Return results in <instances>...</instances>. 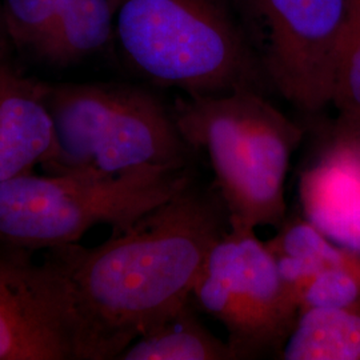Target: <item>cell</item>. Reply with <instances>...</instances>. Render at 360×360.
Masks as SVG:
<instances>
[{"instance_id":"cell-1","label":"cell","mask_w":360,"mask_h":360,"mask_svg":"<svg viewBox=\"0 0 360 360\" xmlns=\"http://www.w3.org/2000/svg\"><path fill=\"white\" fill-rule=\"evenodd\" d=\"M224 227L223 210L193 181L103 245L52 248L77 318V359H119L193 299Z\"/></svg>"},{"instance_id":"cell-2","label":"cell","mask_w":360,"mask_h":360,"mask_svg":"<svg viewBox=\"0 0 360 360\" xmlns=\"http://www.w3.org/2000/svg\"><path fill=\"white\" fill-rule=\"evenodd\" d=\"M171 110L183 141L210 159L229 227L279 229L300 127L255 90L179 98Z\"/></svg>"},{"instance_id":"cell-3","label":"cell","mask_w":360,"mask_h":360,"mask_svg":"<svg viewBox=\"0 0 360 360\" xmlns=\"http://www.w3.org/2000/svg\"><path fill=\"white\" fill-rule=\"evenodd\" d=\"M115 32L139 72L187 96L260 87L257 55L221 0H120Z\"/></svg>"},{"instance_id":"cell-4","label":"cell","mask_w":360,"mask_h":360,"mask_svg":"<svg viewBox=\"0 0 360 360\" xmlns=\"http://www.w3.org/2000/svg\"><path fill=\"white\" fill-rule=\"evenodd\" d=\"M56 147L52 174L115 176L147 166L186 167L193 151L172 110L154 94L124 84L47 86Z\"/></svg>"},{"instance_id":"cell-5","label":"cell","mask_w":360,"mask_h":360,"mask_svg":"<svg viewBox=\"0 0 360 360\" xmlns=\"http://www.w3.org/2000/svg\"><path fill=\"white\" fill-rule=\"evenodd\" d=\"M193 181L187 167L147 166L115 176L32 172L0 183V243L75 245L98 224L123 231Z\"/></svg>"},{"instance_id":"cell-6","label":"cell","mask_w":360,"mask_h":360,"mask_svg":"<svg viewBox=\"0 0 360 360\" xmlns=\"http://www.w3.org/2000/svg\"><path fill=\"white\" fill-rule=\"evenodd\" d=\"M193 299L226 328L233 359H254L283 347L300 314L275 257L251 229L229 227L221 235Z\"/></svg>"},{"instance_id":"cell-7","label":"cell","mask_w":360,"mask_h":360,"mask_svg":"<svg viewBox=\"0 0 360 360\" xmlns=\"http://www.w3.org/2000/svg\"><path fill=\"white\" fill-rule=\"evenodd\" d=\"M264 39V70L300 111L333 101L352 0H250Z\"/></svg>"},{"instance_id":"cell-8","label":"cell","mask_w":360,"mask_h":360,"mask_svg":"<svg viewBox=\"0 0 360 360\" xmlns=\"http://www.w3.org/2000/svg\"><path fill=\"white\" fill-rule=\"evenodd\" d=\"M0 248V360L77 359V318L67 274L26 248Z\"/></svg>"},{"instance_id":"cell-9","label":"cell","mask_w":360,"mask_h":360,"mask_svg":"<svg viewBox=\"0 0 360 360\" xmlns=\"http://www.w3.org/2000/svg\"><path fill=\"white\" fill-rule=\"evenodd\" d=\"M331 144L299 179L306 218L360 255V123L338 122Z\"/></svg>"},{"instance_id":"cell-10","label":"cell","mask_w":360,"mask_h":360,"mask_svg":"<svg viewBox=\"0 0 360 360\" xmlns=\"http://www.w3.org/2000/svg\"><path fill=\"white\" fill-rule=\"evenodd\" d=\"M47 86L0 63V183L51 160L56 141Z\"/></svg>"},{"instance_id":"cell-11","label":"cell","mask_w":360,"mask_h":360,"mask_svg":"<svg viewBox=\"0 0 360 360\" xmlns=\"http://www.w3.org/2000/svg\"><path fill=\"white\" fill-rule=\"evenodd\" d=\"M120 0H59L51 28L35 55L52 65L77 63L110 41Z\"/></svg>"},{"instance_id":"cell-12","label":"cell","mask_w":360,"mask_h":360,"mask_svg":"<svg viewBox=\"0 0 360 360\" xmlns=\"http://www.w3.org/2000/svg\"><path fill=\"white\" fill-rule=\"evenodd\" d=\"M278 233L266 242L287 290L299 304L321 271L340 264L352 251L335 245L309 219L285 218Z\"/></svg>"},{"instance_id":"cell-13","label":"cell","mask_w":360,"mask_h":360,"mask_svg":"<svg viewBox=\"0 0 360 360\" xmlns=\"http://www.w3.org/2000/svg\"><path fill=\"white\" fill-rule=\"evenodd\" d=\"M193 299L167 321L136 339L123 360H235L227 342L220 340L199 319Z\"/></svg>"},{"instance_id":"cell-14","label":"cell","mask_w":360,"mask_h":360,"mask_svg":"<svg viewBox=\"0 0 360 360\" xmlns=\"http://www.w3.org/2000/svg\"><path fill=\"white\" fill-rule=\"evenodd\" d=\"M285 360L360 359V309L300 311L283 346Z\"/></svg>"},{"instance_id":"cell-15","label":"cell","mask_w":360,"mask_h":360,"mask_svg":"<svg viewBox=\"0 0 360 360\" xmlns=\"http://www.w3.org/2000/svg\"><path fill=\"white\" fill-rule=\"evenodd\" d=\"M309 309H360V255L321 271L304 291L300 311Z\"/></svg>"},{"instance_id":"cell-16","label":"cell","mask_w":360,"mask_h":360,"mask_svg":"<svg viewBox=\"0 0 360 360\" xmlns=\"http://www.w3.org/2000/svg\"><path fill=\"white\" fill-rule=\"evenodd\" d=\"M59 0H3V19L8 35L25 50L37 52L49 34Z\"/></svg>"},{"instance_id":"cell-17","label":"cell","mask_w":360,"mask_h":360,"mask_svg":"<svg viewBox=\"0 0 360 360\" xmlns=\"http://www.w3.org/2000/svg\"><path fill=\"white\" fill-rule=\"evenodd\" d=\"M339 120L360 123V32L347 31L335 75L333 101Z\"/></svg>"},{"instance_id":"cell-18","label":"cell","mask_w":360,"mask_h":360,"mask_svg":"<svg viewBox=\"0 0 360 360\" xmlns=\"http://www.w3.org/2000/svg\"><path fill=\"white\" fill-rule=\"evenodd\" d=\"M347 31L360 32V0H352L351 18H349Z\"/></svg>"}]
</instances>
